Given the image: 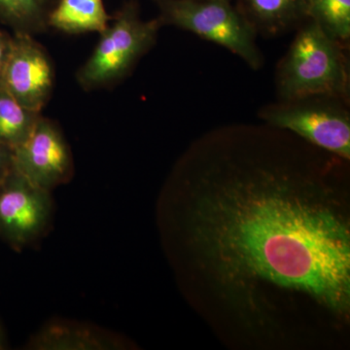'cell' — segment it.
I'll return each mask as SVG.
<instances>
[{"instance_id":"6da1fadb","label":"cell","mask_w":350,"mask_h":350,"mask_svg":"<svg viewBox=\"0 0 350 350\" xmlns=\"http://www.w3.org/2000/svg\"><path fill=\"white\" fill-rule=\"evenodd\" d=\"M349 163L264 123L214 129L175 165L165 246L184 296L228 347H347Z\"/></svg>"},{"instance_id":"7a4b0ae2","label":"cell","mask_w":350,"mask_h":350,"mask_svg":"<svg viewBox=\"0 0 350 350\" xmlns=\"http://www.w3.org/2000/svg\"><path fill=\"white\" fill-rule=\"evenodd\" d=\"M345 50V44L332 38L314 21L301 25L276 69L280 100L328 96L349 103V64Z\"/></svg>"},{"instance_id":"3957f363","label":"cell","mask_w":350,"mask_h":350,"mask_svg":"<svg viewBox=\"0 0 350 350\" xmlns=\"http://www.w3.org/2000/svg\"><path fill=\"white\" fill-rule=\"evenodd\" d=\"M162 23L145 21L135 0L124 2L113 16L76 80L87 92L105 89L128 77L138 62L155 45Z\"/></svg>"},{"instance_id":"277c9868","label":"cell","mask_w":350,"mask_h":350,"mask_svg":"<svg viewBox=\"0 0 350 350\" xmlns=\"http://www.w3.org/2000/svg\"><path fill=\"white\" fill-rule=\"evenodd\" d=\"M162 25H172L222 46L259 69L264 57L256 44V32L236 6L227 0H152Z\"/></svg>"},{"instance_id":"5b68a950","label":"cell","mask_w":350,"mask_h":350,"mask_svg":"<svg viewBox=\"0 0 350 350\" xmlns=\"http://www.w3.org/2000/svg\"><path fill=\"white\" fill-rule=\"evenodd\" d=\"M349 103L335 96H308L266 105L259 116L265 124L350 161Z\"/></svg>"},{"instance_id":"8992f818","label":"cell","mask_w":350,"mask_h":350,"mask_svg":"<svg viewBox=\"0 0 350 350\" xmlns=\"http://www.w3.org/2000/svg\"><path fill=\"white\" fill-rule=\"evenodd\" d=\"M51 193L15 169L0 183V239L14 250L33 245L47 234L54 213Z\"/></svg>"},{"instance_id":"52a82bcc","label":"cell","mask_w":350,"mask_h":350,"mask_svg":"<svg viewBox=\"0 0 350 350\" xmlns=\"http://www.w3.org/2000/svg\"><path fill=\"white\" fill-rule=\"evenodd\" d=\"M14 167L27 180L54 190L72 178L75 163L63 131L41 115L29 137L14 149Z\"/></svg>"},{"instance_id":"ba28073f","label":"cell","mask_w":350,"mask_h":350,"mask_svg":"<svg viewBox=\"0 0 350 350\" xmlns=\"http://www.w3.org/2000/svg\"><path fill=\"white\" fill-rule=\"evenodd\" d=\"M55 68L42 46L27 34H14L0 85L21 105L41 113L54 89Z\"/></svg>"},{"instance_id":"9c48e42d","label":"cell","mask_w":350,"mask_h":350,"mask_svg":"<svg viewBox=\"0 0 350 350\" xmlns=\"http://www.w3.org/2000/svg\"><path fill=\"white\" fill-rule=\"evenodd\" d=\"M27 347L39 350H107L125 349L128 344L98 327L56 319L44 325Z\"/></svg>"},{"instance_id":"30bf717a","label":"cell","mask_w":350,"mask_h":350,"mask_svg":"<svg viewBox=\"0 0 350 350\" xmlns=\"http://www.w3.org/2000/svg\"><path fill=\"white\" fill-rule=\"evenodd\" d=\"M236 8L256 34L269 38L298 29L310 20V0H237Z\"/></svg>"},{"instance_id":"8fae6325","label":"cell","mask_w":350,"mask_h":350,"mask_svg":"<svg viewBox=\"0 0 350 350\" xmlns=\"http://www.w3.org/2000/svg\"><path fill=\"white\" fill-rule=\"evenodd\" d=\"M103 0H57L49 27L66 34L100 33L111 22Z\"/></svg>"},{"instance_id":"7c38bea8","label":"cell","mask_w":350,"mask_h":350,"mask_svg":"<svg viewBox=\"0 0 350 350\" xmlns=\"http://www.w3.org/2000/svg\"><path fill=\"white\" fill-rule=\"evenodd\" d=\"M57 0H0V24L13 34L34 36L48 31Z\"/></svg>"},{"instance_id":"4fadbf2b","label":"cell","mask_w":350,"mask_h":350,"mask_svg":"<svg viewBox=\"0 0 350 350\" xmlns=\"http://www.w3.org/2000/svg\"><path fill=\"white\" fill-rule=\"evenodd\" d=\"M41 113L21 105L0 85V142L16 149L27 139Z\"/></svg>"},{"instance_id":"5bb4252c","label":"cell","mask_w":350,"mask_h":350,"mask_svg":"<svg viewBox=\"0 0 350 350\" xmlns=\"http://www.w3.org/2000/svg\"><path fill=\"white\" fill-rule=\"evenodd\" d=\"M308 18L338 42L349 43L350 0H310Z\"/></svg>"},{"instance_id":"9a60e30c","label":"cell","mask_w":350,"mask_h":350,"mask_svg":"<svg viewBox=\"0 0 350 350\" xmlns=\"http://www.w3.org/2000/svg\"><path fill=\"white\" fill-rule=\"evenodd\" d=\"M14 34L0 27V82L13 47Z\"/></svg>"},{"instance_id":"2e32d148","label":"cell","mask_w":350,"mask_h":350,"mask_svg":"<svg viewBox=\"0 0 350 350\" xmlns=\"http://www.w3.org/2000/svg\"><path fill=\"white\" fill-rule=\"evenodd\" d=\"M14 169L13 149L0 142V183L5 180Z\"/></svg>"},{"instance_id":"e0dca14e","label":"cell","mask_w":350,"mask_h":350,"mask_svg":"<svg viewBox=\"0 0 350 350\" xmlns=\"http://www.w3.org/2000/svg\"><path fill=\"white\" fill-rule=\"evenodd\" d=\"M7 347H8V344H7L6 335L5 333H4L1 324H0V350L5 349Z\"/></svg>"},{"instance_id":"ac0fdd59","label":"cell","mask_w":350,"mask_h":350,"mask_svg":"<svg viewBox=\"0 0 350 350\" xmlns=\"http://www.w3.org/2000/svg\"><path fill=\"white\" fill-rule=\"evenodd\" d=\"M227 1H232V0H227Z\"/></svg>"}]
</instances>
